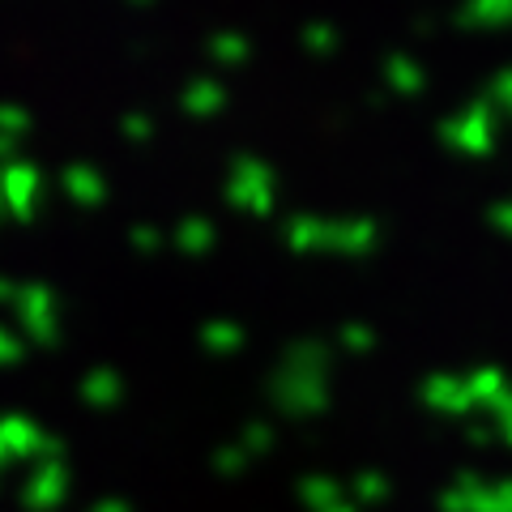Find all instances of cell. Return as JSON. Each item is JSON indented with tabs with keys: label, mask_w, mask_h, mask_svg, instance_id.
<instances>
[{
	"label": "cell",
	"mask_w": 512,
	"mask_h": 512,
	"mask_svg": "<svg viewBox=\"0 0 512 512\" xmlns=\"http://www.w3.org/2000/svg\"><path fill=\"white\" fill-rule=\"evenodd\" d=\"M440 137H444V146H453L461 154H487L491 150V137H495V128H491V103L478 99V103H470L466 111H461L457 120H444L440 124Z\"/></svg>",
	"instance_id": "obj_1"
},
{
	"label": "cell",
	"mask_w": 512,
	"mask_h": 512,
	"mask_svg": "<svg viewBox=\"0 0 512 512\" xmlns=\"http://www.w3.org/2000/svg\"><path fill=\"white\" fill-rule=\"evenodd\" d=\"M227 197H231V205H239V210L269 214L274 210V175H269V167L252 163V158H239Z\"/></svg>",
	"instance_id": "obj_2"
},
{
	"label": "cell",
	"mask_w": 512,
	"mask_h": 512,
	"mask_svg": "<svg viewBox=\"0 0 512 512\" xmlns=\"http://www.w3.org/2000/svg\"><path fill=\"white\" fill-rule=\"evenodd\" d=\"M380 244V227L372 218H346V222H329V248L346 252V256H363Z\"/></svg>",
	"instance_id": "obj_3"
},
{
	"label": "cell",
	"mask_w": 512,
	"mask_h": 512,
	"mask_svg": "<svg viewBox=\"0 0 512 512\" xmlns=\"http://www.w3.org/2000/svg\"><path fill=\"white\" fill-rule=\"evenodd\" d=\"M64 500V470L60 466H43L26 487V508L35 512H52Z\"/></svg>",
	"instance_id": "obj_4"
},
{
	"label": "cell",
	"mask_w": 512,
	"mask_h": 512,
	"mask_svg": "<svg viewBox=\"0 0 512 512\" xmlns=\"http://www.w3.org/2000/svg\"><path fill=\"white\" fill-rule=\"evenodd\" d=\"M39 444V431L35 423H26V419H0V457H22V453H35Z\"/></svg>",
	"instance_id": "obj_5"
},
{
	"label": "cell",
	"mask_w": 512,
	"mask_h": 512,
	"mask_svg": "<svg viewBox=\"0 0 512 512\" xmlns=\"http://www.w3.org/2000/svg\"><path fill=\"white\" fill-rule=\"evenodd\" d=\"M461 26H478V30H495L512 22V0H466L461 9Z\"/></svg>",
	"instance_id": "obj_6"
},
{
	"label": "cell",
	"mask_w": 512,
	"mask_h": 512,
	"mask_svg": "<svg viewBox=\"0 0 512 512\" xmlns=\"http://www.w3.org/2000/svg\"><path fill=\"white\" fill-rule=\"evenodd\" d=\"M286 244H291L295 252L329 248V222H320V218H291V227H286Z\"/></svg>",
	"instance_id": "obj_7"
},
{
	"label": "cell",
	"mask_w": 512,
	"mask_h": 512,
	"mask_svg": "<svg viewBox=\"0 0 512 512\" xmlns=\"http://www.w3.org/2000/svg\"><path fill=\"white\" fill-rule=\"evenodd\" d=\"M222 103H227V90H222L218 82H192L184 90V107L192 111V116H210V111H218Z\"/></svg>",
	"instance_id": "obj_8"
},
{
	"label": "cell",
	"mask_w": 512,
	"mask_h": 512,
	"mask_svg": "<svg viewBox=\"0 0 512 512\" xmlns=\"http://www.w3.org/2000/svg\"><path fill=\"white\" fill-rule=\"evenodd\" d=\"M384 77H389V86H393L397 94H419V90H423L419 64L406 60V56H389V64H384Z\"/></svg>",
	"instance_id": "obj_9"
},
{
	"label": "cell",
	"mask_w": 512,
	"mask_h": 512,
	"mask_svg": "<svg viewBox=\"0 0 512 512\" xmlns=\"http://www.w3.org/2000/svg\"><path fill=\"white\" fill-rule=\"evenodd\" d=\"M175 244H180L184 252H205L214 244V227L210 222H201V218H188L180 231H175Z\"/></svg>",
	"instance_id": "obj_10"
},
{
	"label": "cell",
	"mask_w": 512,
	"mask_h": 512,
	"mask_svg": "<svg viewBox=\"0 0 512 512\" xmlns=\"http://www.w3.org/2000/svg\"><path fill=\"white\" fill-rule=\"evenodd\" d=\"M210 56H214L218 64H244V60H248V43L239 39V35H218V39L210 43Z\"/></svg>",
	"instance_id": "obj_11"
},
{
	"label": "cell",
	"mask_w": 512,
	"mask_h": 512,
	"mask_svg": "<svg viewBox=\"0 0 512 512\" xmlns=\"http://www.w3.org/2000/svg\"><path fill=\"white\" fill-rule=\"evenodd\" d=\"M86 397L94 406H111L120 397V384H116V376L111 372H94L90 380H86Z\"/></svg>",
	"instance_id": "obj_12"
},
{
	"label": "cell",
	"mask_w": 512,
	"mask_h": 512,
	"mask_svg": "<svg viewBox=\"0 0 512 512\" xmlns=\"http://www.w3.org/2000/svg\"><path fill=\"white\" fill-rule=\"evenodd\" d=\"M338 43H342V35L333 26H308L303 30V47H312V52H333Z\"/></svg>",
	"instance_id": "obj_13"
},
{
	"label": "cell",
	"mask_w": 512,
	"mask_h": 512,
	"mask_svg": "<svg viewBox=\"0 0 512 512\" xmlns=\"http://www.w3.org/2000/svg\"><path fill=\"white\" fill-rule=\"evenodd\" d=\"M201 338L210 342L214 350H231V346H239V342H244V333H239L235 325H210V329L201 333Z\"/></svg>",
	"instance_id": "obj_14"
},
{
	"label": "cell",
	"mask_w": 512,
	"mask_h": 512,
	"mask_svg": "<svg viewBox=\"0 0 512 512\" xmlns=\"http://www.w3.org/2000/svg\"><path fill=\"white\" fill-rule=\"evenodd\" d=\"M487 103H491V107H504L508 116H512V69H508V73H500V77H495V82H491V90H487Z\"/></svg>",
	"instance_id": "obj_15"
},
{
	"label": "cell",
	"mask_w": 512,
	"mask_h": 512,
	"mask_svg": "<svg viewBox=\"0 0 512 512\" xmlns=\"http://www.w3.org/2000/svg\"><path fill=\"white\" fill-rule=\"evenodd\" d=\"M491 227H500L504 235H512V201L495 205V210H491Z\"/></svg>",
	"instance_id": "obj_16"
},
{
	"label": "cell",
	"mask_w": 512,
	"mask_h": 512,
	"mask_svg": "<svg viewBox=\"0 0 512 512\" xmlns=\"http://www.w3.org/2000/svg\"><path fill=\"white\" fill-rule=\"evenodd\" d=\"M73 188H77V192H82V197H99V192H103L99 184H94V180H90V175H86V171H73Z\"/></svg>",
	"instance_id": "obj_17"
},
{
	"label": "cell",
	"mask_w": 512,
	"mask_h": 512,
	"mask_svg": "<svg viewBox=\"0 0 512 512\" xmlns=\"http://www.w3.org/2000/svg\"><path fill=\"white\" fill-rule=\"evenodd\" d=\"M342 338H346V346H355V350H363V346H372V333H367V329H346V333H342Z\"/></svg>",
	"instance_id": "obj_18"
},
{
	"label": "cell",
	"mask_w": 512,
	"mask_h": 512,
	"mask_svg": "<svg viewBox=\"0 0 512 512\" xmlns=\"http://www.w3.org/2000/svg\"><path fill=\"white\" fill-rule=\"evenodd\" d=\"M9 359H18V342L0 333V363H9Z\"/></svg>",
	"instance_id": "obj_19"
},
{
	"label": "cell",
	"mask_w": 512,
	"mask_h": 512,
	"mask_svg": "<svg viewBox=\"0 0 512 512\" xmlns=\"http://www.w3.org/2000/svg\"><path fill=\"white\" fill-rule=\"evenodd\" d=\"M133 244H141V248H158V235H154V231H133Z\"/></svg>",
	"instance_id": "obj_20"
},
{
	"label": "cell",
	"mask_w": 512,
	"mask_h": 512,
	"mask_svg": "<svg viewBox=\"0 0 512 512\" xmlns=\"http://www.w3.org/2000/svg\"><path fill=\"white\" fill-rule=\"evenodd\" d=\"M124 128H128V133H133V141H141V137L150 133V124H146V120H128Z\"/></svg>",
	"instance_id": "obj_21"
},
{
	"label": "cell",
	"mask_w": 512,
	"mask_h": 512,
	"mask_svg": "<svg viewBox=\"0 0 512 512\" xmlns=\"http://www.w3.org/2000/svg\"><path fill=\"white\" fill-rule=\"evenodd\" d=\"M94 512H124V504H99Z\"/></svg>",
	"instance_id": "obj_22"
},
{
	"label": "cell",
	"mask_w": 512,
	"mask_h": 512,
	"mask_svg": "<svg viewBox=\"0 0 512 512\" xmlns=\"http://www.w3.org/2000/svg\"><path fill=\"white\" fill-rule=\"evenodd\" d=\"M0 466H5V457H0Z\"/></svg>",
	"instance_id": "obj_23"
}]
</instances>
